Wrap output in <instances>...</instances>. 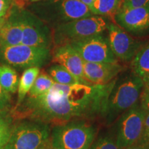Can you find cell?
Masks as SVG:
<instances>
[{"label":"cell","mask_w":149,"mask_h":149,"mask_svg":"<svg viewBox=\"0 0 149 149\" xmlns=\"http://www.w3.org/2000/svg\"><path fill=\"white\" fill-rule=\"evenodd\" d=\"M116 78L104 85H63L54 83L42 95L29 97L13 110L16 120H35L50 126L103 116Z\"/></svg>","instance_id":"1"},{"label":"cell","mask_w":149,"mask_h":149,"mask_svg":"<svg viewBox=\"0 0 149 149\" xmlns=\"http://www.w3.org/2000/svg\"><path fill=\"white\" fill-rule=\"evenodd\" d=\"M143 87L142 80L131 68L121 72L120 77H116L108 98L104 115L108 124L113 123L123 113L139 103Z\"/></svg>","instance_id":"2"},{"label":"cell","mask_w":149,"mask_h":149,"mask_svg":"<svg viewBox=\"0 0 149 149\" xmlns=\"http://www.w3.org/2000/svg\"><path fill=\"white\" fill-rule=\"evenodd\" d=\"M31 12L53 27L93 15L79 0H42L31 6Z\"/></svg>","instance_id":"3"},{"label":"cell","mask_w":149,"mask_h":149,"mask_svg":"<svg viewBox=\"0 0 149 149\" xmlns=\"http://www.w3.org/2000/svg\"><path fill=\"white\" fill-rule=\"evenodd\" d=\"M96 134V127L86 120H74L53 126L49 143L57 149H89Z\"/></svg>","instance_id":"4"},{"label":"cell","mask_w":149,"mask_h":149,"mask_svg":"<svg viewBox=\"0 0 149 149\" xmlns=\"http://www.w3.org/2000/svg\"><path fill=\"white\" fill-rule=\"evenodd\" d=\"M110 23L107 17L93 15L59 24L53 27V42L57 46L103 33Z\"/></svg>","instance_id":"5"},{"label":"cell","mask_w":149,"mask_h":149,"mask_svg":"<svg viewBox=\"0 0 149 149\" xmlns=\"http://www.w3.org/2000/svg\"><path fill=\"white\" fill-rule=\"evenodd\" d=\"M51 126L41 122L22 120L13 124L3 149H40L49 142Z\"/></svg>","instance_id":"6"},{"label":"cell","mask_w":149,"mask_h":149,"mask_svg":"<svg viewBox=\"0 0 149 149\" xmlns=\"http://www.w3.org/2000/svg\"><path fill=\"white\" fill-rule=\"evenodd\" d=\"M51 48L18 45L0 47V60L13 68L27 69L40 68L51 60Z\"/></svg>","instance_id":"7"},{"label":"cell","mask_w":149,"mask_h":149,"mask_svg":"<svg viewBox=\"0 0 149 149\" xmlns=\"http://www.w3.org/2000/svg\"><path fill=\"white\" fill-rule=\"evenodd\" d=\"M146 114L138 103L119 117L114 138L120 149L127 148L140 141Z\"/></svg>","instance_id":"8"},{"label":"cell","mask_w":149,"mask_h":149,"mask_svg":"<svg viewBox=\"0 0 149 149\" xmlns=\"http://www.w3.org/2000/svg\"><path fill=\"white\" fill-rule=\"evenodd\" d=\"M69 44L77 51L84 61L86 62H117L112 52L107 37L103 33L74 41Z\"/></svg>","instance_id":"9"},{"label":"cell","mask_w":149,"mask_h":149,"mask_svg":"<svg viewBox=\"0 0 149 149\" xmlns=\"http://www.w3.org/2000/svg\"><path fill=\"white\" fill-rule=\"evenodd\" d=\"M22 40L26 46L51 48L53 33L44 21L31 10L22 9Z\"/></svg>","instance_id":"10"},{"label":"cell","mask_w":149,"mask_h":149,"mask_svg":"<svg viewBox=\"0 0 149 149\" xmlns=\"http://www.w3.org/2000/svg\"><path fill=\"white\" fill-rule=\"evenodd\" d=\"M107 32V37L112 52L117 59L122 61H131L144 45L142 42L133 39L126 31L113 22L110 23Z\"/></svg>","instance_id":"11"},{"label":"cell","mask_w":149,"mask_h":149,"mask_svg":"<svg viewBox=\"0 0 149 149\" xmlns=\"http://www.w3.org/2000/svg\"><path fill=\"white\" fill-rule=\"evenodd\" d=\"M115 24L128 34L143 36L149 33V6L137 8L120 6L115 14Z\"/></svg>","instance_id":"12"},{"label":"cell","mask_w":149,"mask_h":149,"mask_svg":"<svg viewBox=\"0 0 149 149\" xmlns=\"http://www.w3.org/2000/svg\"><path fill=\"white\" fill-rule=\"evenodd\" d=\"M51 59L53 62L66 68L82 84L95 85L86 79L83 70V59L69 44L55 46L52 54Z\"/></svg>","instance_id":"13"},{"label":"cell","mask_w":149,"mask_h":149,"mask_svg":"<svg viewBox=\"0 0 149 149\" xmlns=\"http://www.w3.org/2000/svg\"><path fill=\"white\" fill-rule=\"evenodd\" d=\"M84 74L87 81L93 84L104 85L113 81L124 70L118 62L95 63L84 61Z\"/></svg>","instance_id":"14"},{"label":"cell","mask_w":149,"mask_h":149,"mask_svg":"<svg viewBox=\"0 0 149 149\" xmlns=\"http://www.w3.org/2000/svg\"><path fill=\"white\" fill-rule=\"evenodd\" d=\"M22 9L18 6L13 5L12 10L6 15L4 23L0 29V47L22 44Z\"/></svg>","instance_id":"15"},{"label":"cell","mask_w":149,"mask_h":149,"mask_svg":"<svg viewBox=\"0 0 149 149\" xmlns=\"http://www.w3.org/2000/svg\"><path fill=\"white\" fill-rule=\"evenodd\" d=\"M131 70L141 78L144 85L149 84V43L141 46L132 59Z\"/></svg>","instance_id":"16"},{"label":"cell","mask_w":149,"mask_h":149,"mask_svg":"<svg viewBox=\"0 0 149 149\" xmlns=\"http://www.w3.org/2000/svg\"><path fill=\"white\" fill-rule=\"evenodd\" d=\"M40 69L38 67H31L24 70L19 81L18 98L16 106L19 105L26 98V95L32 88L35 79L40 74Z\"/></svg>","instance_id":"17"},{"label":"cell","mask_w":149,"mask_h":149,"mask_svg":"<svg viewBox=\"0 0 149 149\" xmlns=\"http://www.w3.org/2000/svg\"><path fill=\"white\" fill-rule=\"evenodd\" d=\"M121 3V0H96L91 11L95 15L107 17L115 23V15L120 8Z\"/></svg>","instance_id":"18"},{"label":"cell","mask_w":149,"mask_h":149,"mask_svg":"<svg viewBox=\"0 0 149 149\" xmlns=\"http://www.w3.org/2000/svg\"><path fill=\"white\" fill-rule=\"evenodd\" d=\"M18 74L13 67L3 64L0 66V84L3 90L8 93H15L17 91Z\"/></svg>","instance_id":"19"},{"label":"cell","mask_w":149,"mask_h":149,"mask_svg":"<svg viewBox=\"0 0 149 149\" xmlns=\"http://www.w3.org/2000/svg\"><path fill=\"white\" fill-rule=\"evenodd\" d=\"M47 72L55 83L63 85H72L77 84H82L77 78L61 65H53L48 68Z\"/></svg>","instance_id":"20"},{"label":"cell","mask_w":149,"mask_h":149,"mask_svg":"<svg viewBox=\"0 0 149 149\" xmlns=\"http://www.w3.org/2000/svg\"><path fill=\"white\" fill-rule=\"evenodd\" d=\"M54 81L48 74L42 73L37 76L32 88L29 93V97H35L47 93L54 84Z\"/></svg>","instance_id":"21"},{"label":"cell","mask_w":149,"mask_h":149,"mask_svg":"<svg viewBox=\"0 0 149 149\" xmlns=\"http://www.w3.org/2000/svg\"><path fill=\"white\" fill-rule=\"evenodd\" d=\"M13 119L6 111H0V149L3 148L10 137L13 126Z\"/></svg>","instance_id":"22"},{"label":"cell","mask_w":149,"mask_h":149,"mask_svg":"<svg viewBox=\"0 0 149 149\" xmlns=\"http://www.w3.org/2000/svg\"><path fill=\"white\" fill-rule=\"evenodd\" d=\"M89 149H120L117 146L115 138L110 135H104L94 140Z\"/></svg>","instance_id":"23"},{"label":"cell","mask_w":149,"mask_h":149,"mask_svg":"<svg viewBox=\"0 0 149 149\" xmlns=\"http://www.w3.org/2000/svg\"><path fill=\"white\" fill-rule=\"evenodd\" d=\"M139 104L141 109L147 113L149 112V84L144 85L141 91Z\"/></svg>","instance_id":"24"},{"label":"cell","mask_w":149,"mask_h":149,"mask_svg":"<svg viewBox=\"0 0 149 149\" xmlns=\"http://www.w3.org/2000/svg\"><path fill=\"white\" fill-rule=\"evenodd\" d=\"M10 106V96L0 84V111H5Z\"/></svg>","instance_id":"25"},{"label":"cell","mask_w":149,"mask_h":149,"mask_svg":"<svg viewBox=\"0 0 149 149\" xmlns=\"http://www.w3.org/2000/svg\"><path fill=\"white\" fill-rule=\"evenodd\" d=\"M148 6L149 0H123L120 6L124 8H137Z\"/></svg>","instance_id":"26"},{"label":"cell","mask_w":149,"mask_h":149,"mask_svg":"<svg viewBox=\"0 0 149 149\" xmlns=\"http://www.w3.org/2000/svg\"><path fill=\"white\" fill-rule=\"evenodd\" d=\"M15 0H0V18L6 17L12 6L14 4Z\"/></svg>","instance_id":"27"},{"label":"cell","mask_w":149,"mask_h":149,"mask_svg":"<svg viewBox=\"0 0 149 149\" xmlns=\"http://www.w3.org/2000/svg\"><path fill=\"white\" fill-rule=\"evenodd\" d=\"M149 137V112L146 114L144 122V129H143V134L141 136L140 141L148 142Z\"/></svg>","instance_id":"28"},{"label":"cell","mask_w":149,"mask_h":149,"mask_svg":"<svg viewBox=\"0 0 149 149\" xmlns=\"http://www.w3.org/2000/svg\"><path fill=\"white\" fill-rule=\"evenodd\" d=\"M126 149H149V143L139 141L136 144L128 147Z\"/></svg>","instance_id":"29"},{"label":"cell","mask_w":149,"mask_h":149,"mask_svg":"<svg viewBox=\"0 0 149 149\" xmlns=\"http://www.w3.org/2000/svg\"><path fill=\"white\" fill-rule=\"evenodd\" d=\"M79 1H81V3H83L86 6L91 10L96 0H79Z\"/></svg>","instance_id":"30"},{"label":"cell","mask_w":149,"mask_h":149,"mask_svg":"<svg viewBox=\"0 0 149 149\" xmlns=\"http://www.w3.org/2000/svg\"><path fill=\"white\" fill-rule=\"evenodd\" d=\"M5 20H6V17H3L0 18V29H1V26H2L3 23H4Z\"/></svg>","instance_id":"31"},{"label":"cell","mask_w":149,"mask_h":149,"mask_svg":"<svg viewBox=\"0 0 149 149\" xmlns=\"http://www.w3.org/2000/svg\"><path fill=\"white\" fill-rule=\"evenodd\" d=\"M46 149H57V148H53V147H51V145H50V143H49V142H48V144H46Z\"/></svg>","instance_id":"32"},{"label":"cell","mask_w":149,"mask_h":149,"mask_svg":"<svg viewBox=\"0 0 149 149\" xmlns=\"http://www.w3.org/2000/svg\"><path fill=\"white\" fill-rule=\"evenodd\" d=\"M31 1L33 3H35V2H37V1H42V0H31Z\"/></svg>","instance_id":"33"},{"label":"cell","mask_w":149,"mask_h":149,"mask_svg":"<svg viewBox=\"0 0 149 149\" xmlns=\"http://www.w3.org/2000/svg\"><path fill=\"white\" fill-rule=\"evenodd\" d=\"M46 146H44V147H43V148H40V149H46Z\"/></svg>","instance_id":"34"},{"label":"cell","mask_w":149,"mask_h":149,"mask_svg":"<svg viewBox=\"0 0 149 149\" xmlns=\"http://www.w3.org/2000/svg\"><path fill=\"white\" fill-rule=\"evenodd\" d=\"M148 143H149V137H148Z\"/></svg>","instance_id":"35"},{"label":"cell","mask_w":149,"mask_h":149,"mask_svg":"<svg viewBox=\"0 0 149 149\" xmlns=\"http://www.w3.org/2000/svg\"></svg>","instance_id":"36"}]
</instances>
